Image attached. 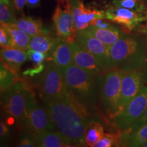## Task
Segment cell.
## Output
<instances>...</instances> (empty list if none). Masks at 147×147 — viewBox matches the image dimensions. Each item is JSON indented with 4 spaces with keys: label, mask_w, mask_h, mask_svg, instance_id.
<instances>
[{
    "label": "cell",
    "mask_w": 147,
    "mask_h": 147,
    "mask_svg": "<svg viewBox=\"0 0 147 147\" xmlns=\"http://www.w3.org/2000/svg\"><path fill=\"white\" fill-rule=\"evenodd\" d=\"M41 3V0H27L26 5L29 9L38 8Z\"/></svg>",
    "instance_id": "35"
},
{
    "label": "cell",
    "mask_w": 147,
    "mask_h": 147,
    "mask_svg": "<svg viewBox=\"0 0 147 147\" xmlns=\"http://www.w3.org/2000/svg\"><path fill=\"white\" fill-rule=\"evenodd\" d=\"M138 27V31L140 32H142L143 33H145V34H146L147 33V23L145 24V25H140V26Z\"/></svg>",
    "instance_id": "37"
},
{
    "label": "cell",
    "mask_w": 147,
    "mask_h": 147,
    "mask_svg": "<svg viewBox=\"0 0 147 147\" xmlns=\"http://www.w3.org/2000/svg\"><path fill=\"white\" fill-rule=\"evenodd\" d=\"M8 127L7 125L3 121H1V123H0V135H1V137L4 136L5 135L8 134Z\"/></svg>",
    "instance_id": "36"
},
{
    "label": "cell",
    "mask_w": 147,
    "mask_h": 147,
    "mask_svg": "<svg viewBox=\"0 0 147 147\" xmlns=\"http://www.w3.org/2000/svg\"><path fill=\"white\" fill-rule=\"evenodd\" d=\"M76 40L84 49L99 59L108 70L113 69L110 63V48L97 39L87 29L77 31Z\"/></svg>",
    "instance_id": "13"
},
{
    "label": "cell",
    "mask_w": 147,
    "mask_h": 147,
    "mask_svg": "<svg viewBox=\"0 0 147 147\" xmlns=\"http://www.w3.org/2000/svg\"><path fill=\"white\" fill-rule=\"evenodd\" d=\"M73 52V63L95 76H101L108 69L94 55L80 45L76 40L70 43Z\"/></svg>",
    "instance_id": "11"
},
{
    "label": "cell",
    "mask_w": 147,
    "mask_h": 147,
    "mask_svg": "<svg viewBox=\"0 0 147 147\" xmlns=\"http://www.w3.org/2000/svg\"><path fill=\"white\" fill-rule=\"evenodd\" d=\"M111 4L147 14V6L143 0H113Z\"/></svg>",
    "instance_id": "25"
},
{
    "label": "cell",
    "mask_w": 147,
    "mask_h": 147,
    "mask_svg": "<svg viewBox=\"0 0 147 147\" xmlns=\"http://www.w3.org/2000/svg\"><path fill=\"white\" fill-rule=\"evenodd\" d=\"M147 107V85L113 119V124L119 130H125L144 113Z\"/></svg>",
    "instance_id": "7"
},
{
    "label": "cell",
    "mask_w": 147,
    "mask_h": 147,
    "mask_svg": "<svg viewBox=\"0 0 147 147\" xmlns=\"http://www.w3.org/2000/svg\"><path fill=\"white\" fill-rule=\"evenodd\" d=\"M60 40L45 34L36 35L31 37L29 49L45 53L47 57H49L52 56L55 48L61 42Z\"/></svg>",
    "instance_id": "16"
},
{
    "label": "cell",
    "mask_w": 147,
    "mask_h": 147,
    "mask_svg": "<svg viewBox=\"0 0 147 147\" xmlns=\"http://www.w3.org/2000/svg\"><path fill=\"white\" fill-rule=\"evenodd\" d=\"M107 21L108 20L106 19V18H95V19L93 20V21L90 23V25L97 27H100V28H108V27H111L112 25Z\"/></svg>",
    "instance_id": "31"
},
{
    "label": "cell",
    "mask_w": 147,
    "mask_h": 147,
    "mask_svg": "<svg viewBox=\"0 0 147 147\" xmlns=\"http://www.w3.org/2000/svg\"><path fill=\"white\" fill-rule=\"evenodd\" d=\"M104 134V127L102 125L95 121H91L84 131L83 144L85 146L93 147Z\"/></svg>",
    "instance_id": "22"
},
{
    "label": "cell",
    "mask_w": 147,
    "mask_h": 147,
    "mask_svg": "<svg viewBox=\"0 0 147 147\" xmlns=\"http://www.w3.org/2000/svg\"><path fill=\"white\" fill-rule=\"evenodd\" d=\"M0 46L1 48H6L12 47V38L4 27L0 28Z\"/></svg>",
    "instance_id": "30"
},
{
    "label": "cell",
    "mask_w": 147,
    "mask_h": 147,
    "mask_svg": "<svg viewBox=\"0 0 147 147\" xmlns=\"http://www.w3.org/2000/svg\"><path fill=\"white\" fill-rule=\"evenodd\" d=\"M45 69V65L43 63L38 64V65H35L32 68L27 69L26 71L23 72L24 75H29V76H34L35 75L38 74L42 73Z\"/></svg>",
    "instance_id": "32"
},
{
    "label": "cell",
    "mask_w": 147,
    "mask_h": 147,
    "mask_svg": "<svg viewBox=\"0 0 147 147\" xmlns=\"http://www.w3.org/2000/svg\"><path fill=\"white\" fill-rule=\"evenodd\" d=\"M69 3L76 32L87 29L95 18H106L105 10L86 7L82 0H69Z\"/></svg>",
    "instance_id": "14"
},
{
    "label": "cell",
    "mask_w": 147,
    "mask_h": 147,
    "mask_svg": "<svg viewBox=\"0 0 147 147\" xmlns=\"http://www.w3.org/2000/svg\"><path fill=\"white\" fill-rule=\"evenodd\" d=\"M18 146L20 147H34L37 146L36 142H35L34 138H31L26 137L24 138L20 141L18 143Z\"/></svg>",
    "instance_id": "33"
},
{
    "label": "cell",
    "mask_w": 147,
    "mask_h": 147,
    "mask_svg": "<svg viewBox=\"0 0 147 147\" xmlns=\"http://www.w3.org/2000/svg\"><path fill=\"white\" fill-rule=\"evenodd\" d=\"M109 53L113 68L124 71H143L147 64L146 47L133 37L123 34L110 47Z\"/></svg>",
    "instance_id": "2"
},
{
    "label": "cell",
    "mask_w": 147,
    "mask_h": 147,
    "mask_svg": "<svg viewBox=\"0 0 147 147\" xmlns=\"http://www.w3.org/2000/svg\"><path fill=\"white\" fill-rule=\"evenodd\" d=\"M37 86L40 97L45 103L61 100L71 95L66 84L63 71L54 63L47 66Z\"/></svg>",
    "instance_id": "4"
},
{
    "label": "cell",
    "mask_w": 147,
    "mask_h": 147,
    "mask_svg": "<svg viewBox=\"0 0 147 147\" xmlns=\"http://www.w3.org/2000/svg\"><path fill=\"white\" fill-rule=\"evenodd\" d=\"M10 34L12 40V47L27 51L29 49L31 36L16 26L15 23L1 24Z\"/></svg>",
    "instance_id": "20"
},
{
    "label": "cell",
    "mask_w": 147,
    "mask_h": 147,
    "mask_svg": "<svg viewBox=\"0 0 147 147\" xmlns=\"http://www.w3.org/2000/svg\"><path fill=\"white\" fill-rule=\"evenodd\" d=\"M34 95L26 82L18 80L6 91L3 100L5 113L18 121L25 119L27 107Z\"/></svg>",
    "instance_id": "5"
},
{
    "label": "cell",
    "mask_w": 147,
    "mask_h": 147,
    "mask_svg": "<svg viewBox=\"0 0 147 147\" xmlns=\"http://www.w3.org/2000/svg\"><path fill=\"white\" fill-rule=\"evenodd\" d=\"M24 120L33 138L47 130H56L46 108L38 104L35 97L29 102Z\"/></svg>",
    "instance_id": "10"
},
{
    "label": "cell",
    "mask_w": 147,
    "mask_h": 147,
    "mask_svg": "<svg viewBox=\"0 0 147 147\" xmlns=\"http://www.w3.org/2000/svg\"><path fill=\"white\" fill-rule=\"evenodd\" d=\"M1 92L6 91L10 89L14 84H16L19 79L17 76V72L14 71L1 61Z\"/></svg>",
    "instance_id": "23"
},
{
    "label": "cell",
    "mask_w": 147,
    "mask_h": 147,
    "mask_svg": "<svg viewBox=\"0 0 147 147\" xmlns=\"http://www.w3.org/2000/svg\"><path fill=\"white\" fill-rule=\"evenodd\" d=\"M108 21L122 25L127 32H130L142 22L147 21V14L110 5L105 10Z\"/></svg>",
    "instance_id": "12"
},
{
    "label": "cell",
    "mask_w": 147,
    "mask_h": 147,
    "mask_svg": "<svg viewBox=\"0 0 147 147\" xmlns=\"http://www.w3.org/2000/svg\"><path fill=\"white\" fill-rule=\"evenodd\" d=\"M125 71L113 68L106 71L102 77L100 87V100L103 107L113 119L117 113V104L120 96L121 81Z\"/></svg>",
    "instance_id": "6"
},
{
    "label": "cell",
    "mask_w": 147,
    "mask_h": 147,
    "mask_svg": "<svg viewBox=\"0 0 147 147\" xmlns=\"http://www.w3.org/2000/svg\"><path fill=\"white\" fill-rule=\"evenodd\" d=\"M27 55H28L29 59L33 62L35 65L43 63V61L45 60V59L47 58V55H45V53L32 50V49L27 50Z\"/></svg>",
    "instance_id": "29"
},
{
    "label": "cell",
    "mask_w": 147,
    "mask_h": 147,
    "mask_svg": "<svg viewBox=\"0 0 147 147\" xmlns=\"http://www.w3.org/2000/svg\"><path fill=\"white\" fill-rule=\"evenodd\" d=\"M49 117L55 129L73 146L83 144L84 134L91 122L87 106L74 95L45 103Z\"/></svg>",
    "instance_id": "1"
},
{
    "label": "cell",
    "mask_w": 147,
    "mask_h": 147,
    "mask_svg": "<svg viewBox=\"0 0 147 147\" xmlns=\"http://www.w3.org/2000/svg\"><path fill=\"white\" fill-rule=\"evenodd\" d=\"M144 73L142 71H125L121 81L120 96L117 104L116 115L120 113L129 103L138 94L144 87Z\"/></svg>",
    "instance_id": "9"
},
{
    "label": "cell",
    "mask_w": 147,
    "mask_h": 147,
    "mask_svg": "<svg viewBox=\"0 0 147 147\" xmlns=\"http://www.w3.org/2000/svg\"><path fill=\"white\" fill-rule=\"evenodd\" d=\"M87 29L109 48L114 45L123 35L120 29L113 25L108 28H100L90 25Z\"/></svg>",
    "instance_id": "19"
},
{
    "label": "cell",
    "mask_w": 147,
    "mask_h": 147,
    "mask_svg": "<svg viewBox=\"0 0 147 147\" xmlns=\"http://www.w3.org/2000/svg\"><path fill=\"white\" fill-rule=\"evenodd\" d=\"M15 8L10 0H0V23L1 24L16 23L17 21Z\"/></svg>",
    "instance_id": "24"
},
{
    "label": "cell",
    "mask_w": 147,
    "mask_h": 147,
    "mask_svg": "<svg viewBox=\"0 0 147 147\" xmlns=\"http://www.w3.org/2000/svg\"><path fill=\"white\" fill-rule=\"evenodd\" d=\"M14 8L18 12H23L24 7L26 5L27 0H12Z\"/></svg>",
    "instance_id": "34"
},
{
    "label": "cell",
    "mask_w": 147,
    "mask_h": 147,
    "mask_svg": "<svg viewBox=\"0 0 147 147\" xmlns=\"http://www.w3.org/2000/svg\"><path fill=\"white\" fill-rule=\"evenodd\" d=\"M140 147H147V141L143 143V144L141 145Z\"/></svg>",
    "instance_id": "39"
},
{
    "label": "cell",
    "mask_w": 147,
    "mask_h": 147,
    "mask_svg": "<svg viewBox=\"0 0 147 147\" xmlns=\"http://www.w3.org/2000/svg\"><path fill=\"white\" fill-rule=\"evenodd\" d=\"M51 57L53 63L62 71L73 64V52L70 43L61 42L55 48Z\"/></svg>",
    "instance_id": "18"
},
{
    "label": "cell",
    "mask_w": 147,
    "mask_h": 147,
    "mask_svg": "<svg viewBox=\"0 0 147 147\" xmlns=\"http://www.w3.org/2000/svg\"><path fill=\"white\" fill-rule=\"evenodd\" d=\"M0 53L1 61L16 72L29 59L27 51L13 47L2 48Z\"/></svg>",
    "instance_id": "15"
},
{
    "label": "cell",
    "mask_w": 147,
    "mask_h": 147,
    "mask_svg": "<svg viewBox=\"0 0 147 147\" xmlns=\"http://www.w3.org/2000/svg\"><path fill=\"white\" fill-rule=\"evenodd\" d=\"M147 141V124L134 131L129 137L126 146L130 147H140Z\"/></svg>",
    "instance_id": "26"
},
{
    "label": "cell",
    "mask_w": 147,
    "mask_h": 147,
    "mask_svg": "<svg viewBox=\"0 0 147 147\" xmlns=\"http://www.w3.org/2000/svg\"><path fill=\"white\" fill-rule=\"evenodd\" d=\"M146 34H147V33H146ZM146 42H147V36H146Z\"/></svg>",
    "instance_id": "41"
},
{
    "label": "cell",
    "mask_w": 147,
    "mask_h": 147,
    "mask_svg": "<svg viewBox=\"0 0 147 147\" xmlns=\"http://www.w3.org/2000/svg\"><path fill=\"white\" fill-rule=\"evenodd\" d=\"M143 73H144V81L145 83L147 84V64L145 67L144 70H143Z\"/></svg>",
    "instance_id": "38"
},
{
    "label": "cell",
    "mask_w": 147,
    "mask_h": 147,
    "mask_svg": "<svg viewBox=\"0 0 147 147\" xmlns=\"http://www.w3.org/2000/svg\"><path fill=\"white\" fill-rule=\"evenodd\" d=\"M15 24L16 26L31 37L38 34H45V30L42 27V22L40 19H37L31 16H23L18 18Z\"/></svg>",
    "instance_id": "21"
},
{
    "label": "cell",
    "mask_w": 147,
    "mask_h": 147,
    "mask_svg": "<svg viewBox=\"0 0 147 147\" xmlns=\"http://www.w3.org/2000/svg\"><path fill=\"white\" fill-rule=\"evenodd\" d=\"M147 124V107L144 112L134 122L125 130H122L123 136L124 138H125L127 142L129 137L134 131H136L140 127Z\"/></svg>",
    "instance_id": "28"
},
{
    "label": "cell",
    "mask_w": 147,
    "mask_h": 147,
    "mask_svg": "<svg viewBox=\"0 0 147 147\" xmlns=\"http://www.w3.org/2000/svg\"><path fill=\"white\" fill-rule=\"evenodd\" d=\"M53 21L59 37L71 43L76 40V31L74 28L69 0L57 2L53 16Z\"/></svg>",
    "instance_id": "8"
},
{
    "label": "cell",
    "mask_w": 147,
    "mask_h": 147,
    "mask_svg": "<svg viewBox=\"0 0 147 147\" xmlns=\"http://www.w3.org/2000/svg\"><path fill=\"white\" fill-rule=\"evenodd\" d=\"M66 84L70 93L85 106L96 104L98 87L101 86L100 78L91 74L75 64L63 71Z\"/></svg>",
    "instance_id": "3"
},
{
    "label": "cell",
    "mask_w": 147,
    "mask_h": 147,
    "mask_svg": "<svg viewBox=\"0 0 147 147\" xmlns=\"http://www.w3.org/2000/svg\"><path fill=\"white\" fill-rule=\"evenodd\" d=\"M63 1V0H57V2H60V1Z\"/></svg>",
    "instance_id": "40"
},
{
    "label": "cell",
    "mask_w": 147,
    "mask_h": 147,
    "mask_svg": "<svg viewBox=\"0 0 147 147\" xmlns=\"http://www.w3.org/2000/svg\"><path fill=\"white\" fill-rule=\"evenodd\" d=\"M37 146L69 147L73 146L66 141L57 130H47L34 138Z\"/></svg>",
    "instance_id": "17"
},
{
    "label": "cell",
    "mask_w": 147,
    "mask_h": 147,
    "mask_svg": "<svg viewBox=\"0 0 147 147\" xmlns=\"http://www.w3.org/2000/svg\"><path fill=\"white\" fill-rule=\"evenodd\" d=\"M122 136L121 132L115 134H105L102 138L95 143L93 147H112L119 146L121 144Z\"/></svg>",
    "instance_id": "27"
}]
</instances>
